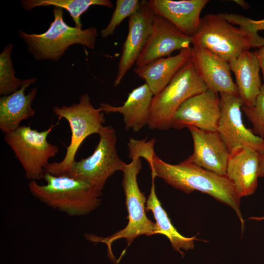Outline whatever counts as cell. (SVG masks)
<instances>
[{
    "label": "cell",
    "mask_w": 264,
    "mask_h": 264,
    "mask_svg": "<svg viewBox=\"0 0 264 264\" xmlns=\"http://www.w3.org/2000/svg\"><path fill=\"white\" fill-rule=\"evenodd\" d=\"M192 44L229 63L250 48L264 46V38L258 34L249 18L234 13L209 14L201 18Z\"/></svg>",
    "instance_id": "cell-1"
},
{
    "label": "cell",
    "mask_w": 264,
    "mask_h": 264,
    "mask_svg": "<svg viewBox=\"0 0 264 264\" xmlns=\"http://www.w3.org/2000/svg\"><path fill=\"white\" fill-rule=\"evenodd\" d=\"M151 175L185 193L198 191L208 194L231 207L236 213L243 230L244 222L240 209L241 198L225 176H222L186 160L178 164L167 163L155 153L149 164Z\"/></svg>",
    "instance_id": "cell-2"
},
{
    "label": "cell",
    "mask_w": 264,
    "mask_h": 264,
    "mask_svg": "<svg viewBox=\"0 0 264 264\" xmlns=\"http://www.w3.org/2000/svg\"><path fill=\"white\" fill-rule=\"evenodd\" d=\"M46 184L30 180L29 192L47 206L72 217L88 215L101 202L102 191L88 184L67 176L45 173Z\"/></svg>",
    "instance_id": "cell-3"
},
{
    "label": "cell",
    "mask_w": 264,
    "mask_h": 264,
    "mask_svg": "<svg viewBox=\"0 0 264 264\" xmlns=\"http://www.w3.org/2000/svg\"><path fill=\"white\" fill-rule=\"evenodd\" d=\"M131 162L126 165L122 171V186L125 195L128 211V222L123 229L107 237L94 234H86V238L92 242L106 244L110 258L115 261L111 249L112 243L125 239L129 245L134 239L141 235L151 236L157 234L155 223L148 218L146 214V197L141 192L137 183V176L142 169L141 157L135 154H129Z\"/></svg>",
    "instance_id": "cell-4"
},
{
    "label": "cell",
    "mask_w": 264,
    "mask_h": 264,
    "mask_svg": "<svg viewBox=\"0 0 264 264\" xmlns=\"http://www.w3.org/2000/svg\"><path fill=\"white\" fill-rule=\"evenodd\" d=\"M53 14L54 20L45 32L27 34L20 30L18 33L35 59L58 61L68 48L75 44L94 49L98 36L96 28L82 29L67 25L64 21L63 11L60 8L54 7Z\"/></svg>",
    "instance_id": "cell-5"
},
{
    "label": "cell",
    "mask_w": 264,
    "mask_h": 264,
    "mask_svg": "<svg viewBox=\"0 0 264 264\" xmlns=\"http://www.w3.org/2000/svg\"><path fill=\"white\" fill-rule=\"evenodd\" d=\"M207 89L191 56L168 85L154 95L148 127L158 130L170 128L173 116L180 106L189 98Z\"/></svg>",
    "instance_id": "cell-6"
},
{
    "label": "cell",
    "mask_w": 264,
    "mask_h": 264,
    "mask_svg": "<svg viewBox=\"0 0 264 264\" xmlns=\"http://www.w3.org/2000/svg\"><path fill=\"white\" fill-rule=\"evenodd\" d=\"M52 110L59 120L64 118L68 121L71 135L63 159L59 162L49 163L45 173L64 176L76 161L75 155L83 142L91 134H98L105 119L103 112L93 106L88 93L82 95L78 103L54 107Z\"/></svg>",
    "instance_id": "cell-7"
},
{
    "label": "cell",
    "mask_w": 264,
    "mask_h": 264,
    "mask_svg": "<svg viewBox=\"0 0 264 264\" xmlns=\"http://www.w3.org/2000/svg\"><path fill=\"white\" fill-rule=\"evenodd\" d=\"M98 134L99 142L93 153L75 161L65 175L102 191L108 178L116 172H122L126 163L118 155L114 129L110 125L103 126Z\"/></svg>",
    "instance_id": "cell-8"
},
{
    "label": "cell",
    "mask_w": 264,
    "mask_h": 264,
    "mask_svg": "<svg viewBox=\"0 0 264 264\" xmlns=\"http://www.w3.org/2000/svg\"><path fill=\"white\" fill-rule=\"evenodd\" d=\"M58 123L39 132L30 126H20L16 130L4 134V141L14 153L24 170L27 179L43 178L49 159L59 152L57 146L47 140Z\"/></svg>",
    "instance_id": "cell-9"
},
{
    "label": "cell",
    "mask_w": 264,
    "mask_h": 264,
    "mask_svg": "<svg viewBox=\"0 0 264 264\" xmlns=\"http://www.w3.org/2000/svg\"><path fill=\"white\" fill-rule=\"evenodd\" d=\"M220 115L217 131L229 152L239 146L251 148L264 154V139L247 128L242 115L243 103L239 95L220 94Z\"/></svg>",
    "instance_id": "cell-10"
},
{
    "label": "cell",
    "mask_w": 264,
    "mask_h": 264,
    "mask_svg": "<svg viewBox=\"0 0 264 264\" xmlns=\"http://www.w3.org/2000/svg\"><path fill=\"white\" fill-rule=\"evenodd\" d=\"M220 115V96L208 89L180 106L173 116L170 128L181 129L192 126L206 131H217Z\"/></svg>",
    "instance_id": "cell-11"
},
{
    "label": "cell",
    "mask_w": 264,
    "mask_h": 264,
    "mask_svg": "<svg viewBox=\"0 0 264 264\" xmlns=\"http://www.w3.org/2000/svg\"><path fill=\"white\" fill-rule=\"evenodd\" d=\"M155 13L148 0L140 1L138 9L129 17V31L124 43L114 86H118L135 64L151 34Z\"/></svg>",
    "instance_id": "cell-12"
},
{
    "label": "cell",
    "mask_w": 264,
    "mask_h": 264,
    "mask_svg": "<svg viewBox=\"0 0 264 264\" xmlns=\"http://www.w3.org/2000/svg\"><path fill=\"white\" fill-rule=\"evenodd\" d=\"M192 37L180 31L170 22L155 14L147 43L135 63L142 67L173 51L191 47Z\"/></svg>",
    "instance_id": "cell-13"
},
{
    "label": "cell",
    "mask_w": 264,
    "mask_h": 264,
    "mask_svg": "<svg viewBox=\"0 0 264 264\" xmlns=\"http://www.w3.org/2000/svg\"><path fill=\"white\" fill-rule=\"evenodd\" d=\"M193 141L192 154L187 161L222 176H226L230 152L217 131H206L189 126Z\"/></svg>",
    "instance_id": "cell-14"
},
{
    "label": "cell",
    "mask_w": 264,
    "mask_h": 264,
    "mask_svg": "<svg viewBox=\"0 0 264 264\" xmlns=\"http://www.w3.org/2000/svg\"><path fill=\"white\" fill-rule=\"evenodd\" d=\"M260 155L246 146H239L230 152L226 176L241 198L251 195L257 188Z\"/></svg>",
    "instance_id": "cell-15"
},
{
    "label": "cell",
    "mask_w": 264,
    "mask_h": 264,
    "mask_svg": "<svg viewBox=\"0 0 264 264\" xmlns=\"http://www.w3.org/2000/svg\"><path fill=\"white\" fill-rule=\"evenodd\" d=\"M192 58L208 89L218 93L239 95L229 63L204 48L193 46Z\"/></svg>",
    "instance_id": "cell-16"
},
{
    "label": "cell",
    "mask_w": 264,
    "mask_h": 264,
    "mask_svg": "<svg viewBox=\"0 0 264 264\" xmlns=\"http://www.w3.org/2000/svg\"><path fill=\"white\" fill-rule=\"evenodd\" d=\"M208 0H149L154 12L170 22L180 31L190 37L196 33L201 12Z\"/></svg>",
    "instance_id": "cell-17"
},
{
    "label": "cell",
    "mask_w": 264,
    "mask_h": 264,
    "mask_svg": "<svg viewBox=\"0 0 264 264\" xmlns=\"http://www.w3.org/2000/svg\"><path fill=\"white\" fill-rule=\"evenodd\" d=\"M37 79H26L21 88L16 92L0 98V129L7 133L16 130L22 121L32 117L35 110L31 107L37 93V88H33L27 94L25 90Z\"/></svg>",
    "instance_id": "cell-18"
},
{
    "label": "cell",
    "mask_w": 264,
    "mask_h": 264,
    "mask_svg": "<svg viewBox=\"0 0 264 264\" xmlns=\"http://www.w3.org/2000/svg\"><path fill=\"white\" fill-rule=\"evenodd\" d=\"M154 95L146 84L134 88L121 106L101 103L98 108L107 113L118 112L122 114L126 130L137 132L148 124Z\"/></svg>",
    "instance_id": "cell-19"
},
{
    "label": "cell",
    "mask_w": 264,
    "mask_h": 264,
    "mask_svg": "<svg viewBox=\"0 0 264 264\" xmlns=\"http://www.w3.org/2000/svg\"><path fill=\"white\" fill-rule=\"evenodd\" d=\"M229 64L235 74L236 85L243 106H253L263 85L260 75L261 67L256 55L254 52L246 50L230 61Z\"/></svg>",
    "instance_id": "cell-20"
},
{
    "label": "cell",
    "mask_w": 264,
    "mask_h": 264,
    "mask_svg": "<svg viewBox=\"0 0 264 264\" xmlns=\"http://www.w3.org/2000/svg\"><path fill=\"white\" fill-rule=\"evenodd\" d=\"M192 56V47L182 49L176 55L158 59L133 71L145 81L154 95L160 92L170 82Z\"/></svg>",
    "instance_id": "cell-21"
},
{
    "label": "cell",
    "mask_w": 264,
    "mask_h": 264,
    "mask_svg": "<svg viewBox=\"0 0 264 264\" xmlns=\"http://www.w3.org/2000/svg\"><path fill=\"white\" fill-rule=\"evenodd\" d=\"M152 185L150 193L146 200V211H151L156 221L157 234L165 235L169 240L174 249L184 255L183 250H192L194 246V241L197 240L196 236L186 237L180 234L172 224L170 218L162 208L161 203L157 197L155 188V176L151 175Z\"/></svg>",
    "instance_id": "cell-22"
},
{
    "label": "cell",
    "mask_w": 264,
    "mask_h": 264,
    "mask_svg": "<svg viewBox=\"0 0 264 264\" xmlns=\"http://www.w3.org/2000/svg\"><path fill=\"white\" fill-rule=\"evenodd\" d=\"M21 4L26 11L36 7L53 6L66 10L73 19L75 27L82 28L80 17L92 5H100L111 8L113 4L109 0H22Z\"/></svg>",
    "instance_id": "cell-23"
},
{
    "label": "cell",
    "mask_w": 264,
    "mask_h": 264,
    "mask_svg": "<svg viewBox=\"0 0 264 264\" xmlns=\"http://www.w3.org/2000/svg\"><path fill=\"white\" fill-rule=\"evenodd\" d=\"M13 49L12 44L4 47L0 54V94L7 95L19 90L26 79L15 77L11 55Z\"/></svg>",
    "instance_id": "cell-24"
},
{
    "label": "cell",
    "mask_w": 264,
    "mask_h": 264,
    "mask_svg": "<svg viewBox=\"0 0 264 264\" xmlns=\"http://www.w3.org/2000/svg\"><path fill=\"white\" fill-rule=\"evenodd\" d=\"M140 5V1L138 0H117L109 23L100 32L101 37L106 38L112 35L116 28L125 18L130 17L136 12Z\"/></svg>",
    "instance_id": "cell-25"
},
{
    "label": "cell",
    "mask_w": 264,
    "mask_h": 264,
    "mask_svg": "<svg viewBox=\"0 0 264 264\" xmlns=\"http://www.w3.org/2000/svg\"><path fill=\"white\" fill-rule=\"evenodd\" d=\"M242 110L251 123L253 132L264 139V85L261 88L254 105L251 107H242Z\"/></svg>",
    "instance_id": "cell-26"
},
{
    "label": "cell",
    "mask_w": 264,
    "mask_h": 264,
    "mask_svg": "<svg viewBox=\"0 0 264 264\" xmlns=\"http://www.w3.org/2000/svg\"><path fill=\"white\" fill-rule=\"evenodd\" d=\"M254 52L259 60L264 81V46L259 48Z\"/></svg>",
    "instance_id": "cell-27"
},
{
    "label": "cell",
    "mask_w": 264,
    "mask_h": 264,
    "mask_svg": "<svg viewBox=\"0 0 264 264\" xmlns=\"http://www.w3.org/2000/svg\"><path fill=\"white\" fill-rule=\"evenodd\" d=\"M252 23L257 31L264 30V19L260 20H252Z\"/></svg>",
    "instance_id": "cell-28"
},
{
    "label": "cell",
    "mask_w": 264,
    "mask_h": 264,
    "mask_svg": "<svg viewBox=\"0 0 264 264\" xmlns=\"http://www.w3.org/2000/svg\"><path fill=\"white\" fill-rule=\"evenodd\" d=\"M259 177H264V154L260 155Z\"/></svg>",
    "instance_id": "cell-29"
},
{
    "label": "cell",
    "mask_w": 264,
    "mask_h": 264,
    "mask_svg": "<svg viewBox=\"0 0 264 264\" xmlns=\"http://www.w3.org/2000/svg\"><path fill=\"white\" fill-rule=\"evenodd\" d=\"M233 1L244 9H247L250 7L249 5L243 0H234Z\"/></svg>",
    "instance_id": "cell-30"
},
{
    "label": "cell",
    "mask_w": 264,
    "mask_h": 264,
    "mask_svg": "<svg viewBox=\"0 0 264 264\" xmlns=\"http://www.w3.org/2000/svg\"><path fill=\"white\" fill-rule=\"evenodd\" d=\"M248 219L256 221H261L264 220V215L261 217H251Z\"/></svg>",
    "instance_id": "cell-31"
}]
</instances>
